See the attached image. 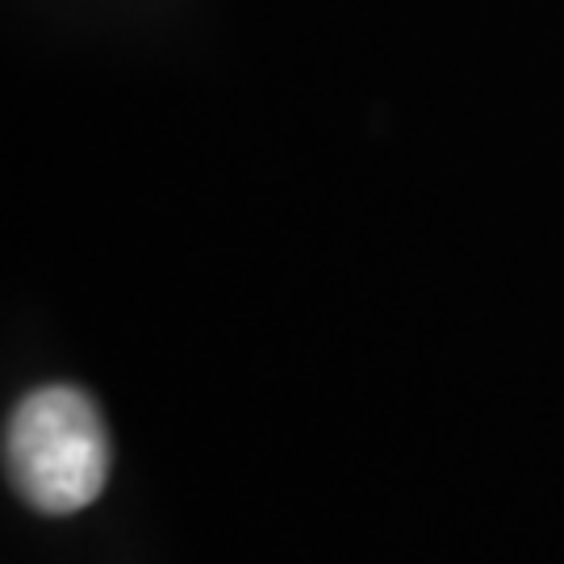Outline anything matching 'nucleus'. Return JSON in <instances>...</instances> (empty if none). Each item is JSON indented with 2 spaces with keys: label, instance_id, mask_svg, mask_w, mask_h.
<instances>
[{
  "label": "nucleus",
  "instance_id": "f257e3e1",
  "mask_svg": "<svg viewBox=\"0 0 564 564\" xmlns=\"http://www.w3.org/2000/svg\"><path fill=\"white\" fill-rule=\"evenodd\" d=\"M109 464V426L84 389L46 384L9 414L4 468L13 489L42 514H72L97 502Z\"/></svg>",
  "mask_w": 564,
  "mask_h": 564
}]
</instances>
